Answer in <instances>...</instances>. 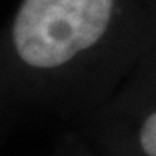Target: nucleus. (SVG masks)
Returning a JSON list of instances; mask_svg holds the SVG:
<instances>
[{"instance_id": "f257e3e1", "label": "nucleus", "mask_w": 156, "mask_h": 156, "mask_svg": "<svg viewBox=\"0 0 156 156\" xmlns=\"http://www.w3.org/2000/svg\"><path fill=\"white\" fill-rule=\"evenodd\" d=\"M115 0H23L12 40L17 56L33 68L50 69L71 61L101 40Z\"/></svg>"}, {"instance_id": "f03ea898", "label": "nucleus", "mask_w": 156, "mask_h": 156, "mask_svg": "<svg viewBox=\"0 0 156 156\" xmlns=\"http://www.w3.org/2000/svg\"><path fill=\"white\" fill-rule=\"evenodd\" d=\"M140 146L147 156H156V113L147 116L140 128Z\"/></svg>"}]
</instances>
